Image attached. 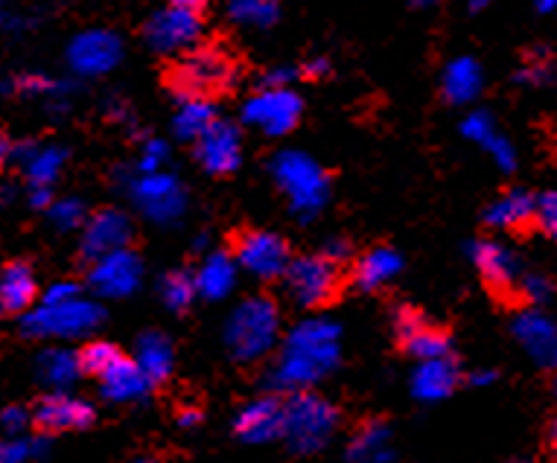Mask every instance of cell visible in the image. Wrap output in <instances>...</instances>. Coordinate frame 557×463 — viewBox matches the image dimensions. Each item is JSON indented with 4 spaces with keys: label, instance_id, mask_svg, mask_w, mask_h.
Returning <instances> with one entry per match:
<instances>
[{
    "label": "cell",
    "instance_id": "4316f807",
    "mask_svg": "<svg viewBox=\"0 0 557 463\" xmlns=\"http://www.w3.org/2000/svg\"><path fill=\"white\" fill-rule=\"evenodd\" d=\"M234 286V256L216 254L208 263L201 265V272L196 274V289L208 298H222L228 295Z\"/></svg>",
    "mask_w": 557,
    "mask_h": 463
},
{
    "label": "cell",
    "instance_id": "ffe728a7",
    "mask_svg": "<svg viewBox=\"0 0 557 463\" xmlns=\"http://www.w3.org/2000/svg\"><path fill=\"white\" fill-rule=\"evenodd\" d=\"M149 385H152V381L147 379V373L140 371L135 362H128V359H120L106 376H100V388L102 393H106V400L114 402L137 400V397L147 393Z\"/></svg>",
    "mask_w": 557,
    "mask_h": 463
},
{
    "label": "cell",
    "instance_id": "7a4b0ae2",
    "mask_svg": "<svg viewBox=\"0 0 557 463\" xmlns=\"http://www.w3.org/2000/svg\"><path fill=\"white\" fill-rule=\"evenodd\" d=\"M284 283L289 298L298 306L321 309L338 298V291H342V272H338V263H333L330 256H295L289 268H286Z\"/></svg>",
    "mask_w": 557,
    "mask_h": 463
},
{
    "label": "cell",
    "instance_id": "d4e9b609",
    "mask_svg": "<svg viewBox=\"0 0 557 463\" xmlns=\"http://www.w3.org/2000/svg\"><path fill=\"white\" fill-rule=\"evenodd\" d=\"M79 373H83V367H79V355L71 353V350H59V347H55V350H45L41 359H38V376H41V381H47L50 388H55V391L67 388Z\"/></svg>",
    "mask_w": 557,
    "mask_h": 463
},
{
    "label": "cell",
    "instance_id": "484cf974",
    "mask_svg": "<svg viewBox=\"0 0 557 463\" xmlns=\"http://www.w3.org/2000/svg\"><path fill=\"white\" fill-rule=\"evenodd\" d=\"M137 367L147 373L149 381L166 379V373L173 367V350L161 336H144L137 345Z\"/></svg>",
    "mask_w": 557,
    "mask_h": 463
},
{
    "label": "cell",
    "instance_id": "8992f818",
    "mask_svg": "<svg viewBox=\"0 0 557 463\" xmlns=\"http://www.w3.org/2000/svg\"><path fill=\"white\" fill-rule=\"evenodd\" d=\"M336 420L338 414L330 402L312 393H301L284 409V435L293 440L295 449L312 452L333 435Z\"/></svg>",
    "mask_w": 557,
    "mask_h": 463
},
{
    "label": "cell",
    "instance_id": "74e56055",
    "mask_svg": "<svg viewBox=\"0 0 557 463\" xmlns=\"http://www.w3.org/2000/svg\"><path fill=\"white\" fill-rule=\"evenodd\" d=\"M522 289L531 300H543L548 295V283L543 277H529V280H522Z\"/></svg>",
    "mask_w": 557,
    "mask_h": 463
},
{
    "label": "cell",
    "instance_id": "d6986e66",
    "mask_svg": "<svg viewBox=\"0 0 557 463\" xmlns=\"http://www.w3.org/2000/svg\"><path fill=\"white\" fill-rule=\"evenodd\" d=\"M281 178H284L286 190L293 192L298 208H315L321 196H324V184H321V175L315 173V166H310L307 161H298L293 154L281 164Z\"/></svg>",
    "mask_w": 557,
    "mask_h": 463
},
{
    "label": "cell",
    "instance_id": "8fae6325",
    "mask_svg": "<svg viewBox=\"0 0 557 463\" xmlns=\"http://www.w3.org/2000/svg\"><path fill=\"white\" fill-rule=\"evenodd\" d=\"M88 280H91V289L102 298H123L140 280V263H137L135 254L117 251V254H109L91 263Z\"/></svg>",
    "mask_w": 557,
    "mask_h": 463
},
{
    "label": "cell",
    "instance_id": "277c9868",
    "mask_svg": "<svg viewBox=\"0 0 557 463\" xmlns=\"http://www.w3.org/2000/svg\"><path fill=\"white\" fill-rule=\"evenodd\" d=\"M274 338H277V309L272 300L251 298L234 312L228 324V345L239 362L260 359L274 345Z\"/></svg>",
    "mask_w": 557,
    "mask_h": 463
},
{
    "label": "cell",
    "instance_id": "4fadbf2b",
    "mask_svg": "<svg viewBox=\"0 0 557 463\" xmlns=\"http://www.w3.org/2000/svg\"><path fill=\"white\" fill-rule=\"evenodd\" d=\"M473 263L482 272L484 283L494 291H499V295H511L513 286L520 283V263H517V256L508 248L499 246V242H491V239L475 242Z\"/></svg>",
    "mask_w": 557,
    "mask_h": 463
},
{
    "label": "cell",
    "instance_id": "2e32d148",
    "mask_svg": "<svg viewBox=\"0 0 557 463\" xmlns=\"http://www.w3.org/2000/svg\"><path fill=\"white\" fill-rule=\"evenodd\" d=\"M38 283L33 268L24 263H12L0 272V309L3 312H27L36 303Z\"/></svg>",
    "mask_w": 557,
    "mask_h": 463
},
{
    "label": "cell",
    "instance_id": "f546056e",
    "mask_svg": "<svg viewBox=\"0 0 557 463\" xmlns=\"http://www.w3.org/2000/svg\"><path fill=\"white\" fill-rule=\"evenodd\" d=\"M196 291L199 289H196V277H193V274L173 272V274H166L161 295H164L166 306L175 309V312H184V309L190 306V300Z\"/></svg>",
    "mask_w": 557,
    "mask_h": 463
},
{
    "label": "cell",
    "instance_id": "603a6c76",
    "mask_svg": "<svg viewBox=\"0 0 557 463\" xmlns=\"http://www.w3.org/2000/svg\"><path fill=\"white\" fill-rule=\"evenodd\" d=\"M456 364L449 359H432V362H423L418 376H414V391L423 400H438V397H447L456 388Z\"/></svg>",
    "mask_w": 557,
    "mask_h": 463
},
{
    "label": "cell",
    "instance_id": "6da1fadb",
    "mask_svg": "<svg viewBox=\"0 0 557 463\" xmlns=\"http://www.w3.org/2000/svg\"><path fill=\"white\" fill-rule=\"evenodd\" d=\"M237 83V64L220 47H201L166 71V85L173 88L184 102L216 100Z\"/></svg>",
    "mask_w": 557,
    "mask_h": 463
},
{
    "label": "cell",
    "instance_id": "d590c367",
    "mask_svg": "<svg viewBox=\"0 0 557 463\" xmlns=\"http://www.w3.org/2000/svg\"><path fill=\"white\" fill-rule=\"evenodd\" d=\"M29 423H33V414H27V411L18 409V405H12V409H7L0 414V426H3L7 437H21Z\"/></svg>",
    "mask_w": 557,
    "mask_h": 463
},
{
    "label": "cell",
    "instance_id": "7c38bea8",
    "mask_svg": "<svg viewBox=\"0 0 557 463\" xmlns=\"http://www.w3.org/2000/svg\"><path fill=\"white\" fill-rule=\"evenodd\" d=\"M196 158L199 164L213 175H228L239 164V135L228 123H213L205 135L196 140Z\"/></svg>",
    "mask_w": 557,
    "mask_h": 463
},
{
    "label": "cell",
    "instance_id": "3957f363",
    "mask_svg": "<svg viewBox=\"0 0 557 463\" xmlns=\"http://www.w3.org/2000/svg\"><path fill=\"white\" fill-rule=\"evenodd\" d=\"M102 324V309L85 298L41 303L24 321V333L36 338H79Z\"/></svg>",
    "mask_w": 557,
    "mask_h": 463
},
{
    "label": "cell",
    "instance_id": "f35d334b",
    "mask_svg": "<svg viewBox=\"0 0 557 463\" xmlns=\"http://www.w3.org/2000/svg\"><path fill=\"white\" fill-rule=\"evenodd\" d=\"M205 7H208V0H173V10L193 12V15H199Z\"/></svg>",
    "mask_w": 557,
    "mask_h": 463
},
{
    "label": "cell",
    "instance_id": "cb8c5ba5",
    "mask_svg": "<svg viewBox=\"0 0 557 463\" xmlns=\"http://www.w3.org/2000/svg\"><path fill=\"white\" fill-rule=\"evenodd\" d=\"M114 59H117V38L100 36V33L79 38L74 47V64L85 73L106 71L114 64Z\"/></svg>",
    "mask_w": 557,
    "mask_h": 463
},
{
    "label": "cell",
    "instance_id": "836d02e7",
    "mask_svg": "<svg viewBox=\"0 0 557 463\" xmlns=\"http://www.w3.org/2000/svg\"><path fill=\"white\" fill-rule=\"evenodd\" d=\"M50 216L62 230H71V227H79L85 222V210L79 201H59L50 208Z\"/></svg>",
    "mask_w": 557,
    "mask_h": 463
},
{
    "label": "cell",
    "instance_id": "f1b7e54d",
    "mask_svg": "<svg viewBox=\"0 0 557 463\" xmlns=\"http://www.w3.org/2000/svg\"><path fill=\"white\" fill-rule=\"evenodd\" d=\"M479 67H475L473 62H458L449 67L447 73V93L449 100L456 102H465L470 100V97H475V91H479Z\"/></svg>",
    "mask_w": 557,
    "mask_h": 463
},
{
    "label": "cell",
    "instance_id": "44dd1931",
    "mask_svg": "<svg viewBox=\"0 0 557 463\" xmlns=\"http://www.w3.org/2000/svg\"><path fill=\"white\" fill-rule=\"evenodd\" d=\"M199 33V15L184 10H170L166 15H158L149 27V38L152 45L161 47V50H170V47H178L184 41H190L193 36Z\"/></svg>",
    "mask_w": 557,
    "mask_h": 463
},
{
    "label": "cell",
    "instance_id": "9a60e30c",
    "mask_svg": "<svg viewBox=\"0 0 557 463\" xmlns=\"http://www.w3.org/2000/svg\"><path fill=\"white\" fill-rule=\"evenodd\" d=\"M517 336L534 359L546 367H557V327L537 312H525L517 321Z\"/></svg>",
    "mask_w": 557,
    "mask_h": 463
},
{
    "label": "cell",
    "instance_id": "7bdbcfd3",
    "mask_svg": "<svg viewBox=\"0 0 557 463\" xmlns=\"http://www.w3.org/2000/svg\"><path fill=\"white\" fill-rule=\"evenodd\" d=\"M132 463H156V461H149V458H140V461H132Z\"/></svg>",
    "mask_w": 557,
    "mask_h": 463
},
{
    "label": "cell",
    "instance_id": "e575fe53",
    "mask_svg": "<svg viewBox=\"0 0 557 463\" xmlns=\"http://www.w3.org/2000/svg\"><path fill=\"white\" fill-rule=\"evenodd\" d=\"M548 237L557 242V192H546L537 199V218H534Z\"/></svg>",
    "mask_w": 557,
    "mask_h": 463
},
{
    "label": "cell",
    "instance_id": "4dcf8cb0",
    "mask_svg": "<svg viewBox=\"0 0 557 463\" xmlns=\"http://www.w3.org/2000/svg\"><path fill=\"white\" fill-rule=\"evenodd\" d=\"M213 123H216V117H213V111L208 109V102H187V109H184L182 120H178V132L199 140Z\"/></svg>",
    "mask_w": 557,
    "mask_h": 463
},
{
    "label": "cell",
    "instance_id": "b9f144b4",
    "mask_svg": "<svg viewBox=\"0 0 557 463\" xmlns=\"http://www.w3.org/2000/svg\"><path fill=\"white\" fill-rule=\"evenodd\" d=\"M540 10H543V12L557 10V0H540Z\"/></svg>",
    "mask_w": 557,
    "mask_h": 463
},
{
    "label": "cell",
    "instance_id": "1f68e13d",
    "mask_svg": "<svg viewBox=\"0 0 557 463\" xmlns=\"http://www.w3.org/2000/svg\"><path fill=\"white\" fill-rule=\"evenodd\" d=\"M38 454H41V440H27V437L0 440V463H29Z\"/></svg>",
    "mask_w": 557,
    "mask_h": 463
},
{
    "label": "cell",
    "instance_id": "7402d4cb",
    "mask_svg": "<svg viewBox=\"0 0 557 463\" xmlns=\"http://www.w3.org/2000/svg\"><path fill=\"white\" fill-rule=\"evenodd\" d=\"M534 218H537V201L531 199L529 192L520 190L508 192L487 210V222L494 227H503V230H520Z\"/></svg>",
    "mask_w": 557,
    "mask_h": 463
},
{
    "label": "cell",
    "instance_id": "52a82bcc",
    "mask_svg": "<svg viewBox=\"0 0 557 463\" xmlns=\"http://www.w3.org/2000/svg\"><path fill=\"white\" fill-rule=\"evenodd\" d=\"M336 359V336L333 329H324L321 324H310L307 329H298L289 341L284 359V381H310L327 371Z\"/></svg>",
    "mask_w": 557,
    "mask_h": 463
},
{
    "label": "cell",
    "instance_id": "e0dca14e",
    "mask_svg": "<svg viewBox=\"0 0 557 463\" xmlns=\"http://www.w3.org/2000/svg\"><path fill=\"white\" fill-rule=\"evenodd\" d=\"M284 431V409L274 400H260L248 405L237 420V435L251 443H263L272 440L274 435Z\"/></svg>",
    "mask_w": 557,
    "mask_h": 463
},
{
    "label": "cell",
    "instance_id": "9c48e42d",
    "mask_svg": "<svg viewBox=\"0 0 557 463\" xmlns=\"http://www.w3.org/2000/svg\"><path fill=\"white\" fill-rule=\"evenodd\" d=\"M33 423L45 435H62V431H79L94 423V409L79 397L67 393H50L38 402L33 411Z\"/></svg>",
    "mask_w": 557,
    "mask_h": 463
},
{
    "label": "cell",
    "instance_id": "5b68a950",
    "mask_svg": "<svg viewBox=\"0 0 557 463\" xmlns=\"http://www.w3.org/2000/svg\"><path fill=\"white\" fill-rule=\"evenodd\" d=\"M231 256H234V263H239L260 280L284 277L289 263H293V254H289L284 237H277L272 230H251V227L237 230L231 237Z\"/></svg>",
    "mask_w": 557,
    "mask_h": 463
},
{
    "label": "cell",
    "instance_id": "60d3db41",
    "mask_svg": "<svg viewBox=\"0 0 557 463\" xmlns=\"http://www.w3.org/2000/svg\"><path fill=\"white\" fill-rule=\"evenodd\" d=\"M548 443H552V449H555L557 454V420L552 423V428H548Z\"/></svg>",
    "mask_w": 557,
    "mask_h": 463
},
{
    "label": "cell",
    "instance_id": "ab89813d",
    "mask_svg": "<svg viewBox=\"0 0 557 463\" xmlns=\"http://www.w3.org/2000/svg\"><path fill=\"white\" fill-rule=\"evenodd\" d=\"M10 154H12L10 137H7V132L0 128V166H3V164H7V161H10Z\"/></svg>",
    "mask_w": 557,
    "mask_h": 463
},
{
    "label": "cell",
    "instance_id": "83f0119b",
    "mask_svg": "<svg viewBox=\"0 0 557 463\" xmlns=\"http://www.w3.org/2000/svg\"><path fill=\"white\" fill-rule=\"evenodd\" d=\"M76 355H79V367H83V373H91L97 379L106 376L120 359H126V355L120 353L114 345H109V341H91V345H85Z\"/></svg>",
    "mask_w": 557,
    "mask_h": 463
},
{
    "label": "cell",
    "instance_id": "30bf717a",
    "mask_svg": "<svg viewBox=\"0 0 557 463\" xmlns=\"http://www.w3.org/2000/svg\"><path fill=\"white\" fill-rule=\"evenodd\" d=\"M397 338L411 355H418L421 362L432 359H447L449 336L441 327L418 315L414 309H400L397 312Z\"/></svg>",
    "mask_w": 557,
    "mask_h": 463
},
{
    "label": "cell",
    "instance_id": "ac0fdd59",
    "mask_svg": "<svg viewBox=\"0 0 557 463\" xmlns=\"http://www.w3.org/2000/svg\"><path fill=\"white\" fill-rule=\"evenodd\" d=\"M397 272H400V254L397 251H392V248H371L354 265V280H357L359 289L376 291L383 289L385 283H392Z\"/></svg>",
    "mask_w": 557,
    "mask_h": 463
},
{
    "label": "cell",
    "instance_id": "d6a6232c",
    "mask_svg": "<svg viewBox=\"0 0 557 463\" xmlns=\"http://www.w3.org/2000/svg\"><path fill=\"white\" fill-rule=\"evenodd\" d=\"M59 164H62V152L47 149V152L36 154L29 161V178L36 182V187H47L55 178V173H59Z\"/></svg>",
    "mask_w": 557,
    "mask_h": 463
},
{
    "label": "cell",
    "instance_id": "8d00e7d4",
    "mask_svg": "<svg viewBox=\"0 0 557 463\" xmlns=\"http://www.w3.org/2000/svg\"><path fill=\"white\" fill-rule=\"evenodd\" d=\"M79 298V289H76L74 283H55L50 286L45 295V303H64V300H74Z\"/></svg>",
    "mask_w": 557,
    "mask_h": 463
},
{
    "label": "cell",
    "instance_id": "5bb4252c",
    "mask_svg": "<svg viewBox=\"0 0 557 463\" xmlns=\"http://www.w3.org/2000/svg\"><path fill=\"white\" fill-rule=\"evenodd\" d=\"M298 100H295L293 93L277 91V93H265L260 100L248 102L246 109V120L248 123H257L260 128H265L269 135H281L286 128L295 126V120H298Z\"/></svg>",
    "mask_w": 557,
    "mask_h": 463
},
{
    "label": "cell",
    "instance_id": "ba28073f",
    "mask_svg": "<svg viewBox=\"0 0 557 463\" xmlns=\"http://www.w3.org/2000/svg\"><path fill=\"white\" fill-rule=\"evenodd\" d=\"M128 242H132V222L120 210H100L85 225L83 256L97 263L102 256L126 251Z\"/></svg>",
    "mask_w": 557,
    "mask_h": 463
}]
</instances>
